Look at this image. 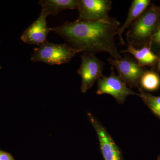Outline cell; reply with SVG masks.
<instances>
[{
    "label": "cell",
    "mask_w": 160,
    "mask_h": 160,
    "mask_svg": "<svg viewBox=\"0 0 160 160\" xmlns=\"http://www.w3.org/2000/svg\"><path fill=\"white\" fill-rule=\"evenodd\" d=\"M158 62L157 63V69L158 71L160 72V52L158 55Z\"/></svg>",
    "instance_id": "e0dca14e"
},
{
    "label": "cell",
    "mask_w": 160,
    "mask_h": 160,
    "mask_svg": "<svg viewBox=\"0 0 160 160\" xmlns=\"http://www.w3.org/2000/svg\"><path fill=\"white\" fill-rule=\"evenodd\" d=\"M158 160H160V155L158 157Z\"/></svg>",
    "instance_id": "ac0fdd59"
},
{
    "label": "cell",
    "mask_w": 160,
    "mask_h": 160,
    "mask_svg": "<svg viewBox=\"0 0 160 160\" xmlns=\"http://www.w3.org/2000/svg\"><path fill=\"white\" fill-rule=\"evenodd\" d=\"M39 4L42 12L47 16H56L66 9H77L78 0H41Z\"/></svg>",
    "instance_id": "7c38bea8"
},
{
    "label": "cell",
    "mask_w": 160,
    "mask_h": 160,
    "mask_svg": "<svg viewBox=\"0 0 160 160\" xmlns=\"http://www.w3.org/2000/svg\"><path fill=\"white\" fill-rule=\"evenodd\" d=\"M87 115L97 135L104 160H124L122 150L99 120L90 112Z\"/></svg>",
    "instance_id": "8992f818"
},
{
    "label": "cell",
    "mask_w": 160,
    "mask_h": 160,
    "mask_svg": "<svg viewBox=\"0 0 160 160\" xmlns=\"http://www.w3.org/2000/svg\"><path fill=\"white\" fill-rule=\"evenodd\" d=\"M151 1L150 0H133L129 8L128 16L121 27H119L116 35L119 38L120 44L126 45L123 39L122 34L126 29H129L132 24L139 17L147 8L150 6Z\"/></svg>",
    "instance_id": "8fae6325"
},
{
    "label": "cell",
    "mask_w": 160,
    "mask_h": 160,
    "mask_svg": "<svg viewBox=\"0 0 160 160\" xmlns=\"http://www.w3.org/2000/svg\"><path fill=\"white\" fill-rule=\"evenodd\" d=\"M152 44L160 46V22L151 40V46Z\"/></svg>",
    "instance_id": "9a60e30c"
},
{
    "label": "cell",
    "mask_w": 160,
    "mask_h": 160,
    "mask_svg": "<svg viewBox=\"0 0 160 160\" xmlns=\"http://www.w3.org/2000/svg\"><path fill=\"white\" fill-rule=\"evenodd\" d=\"M1 69V66H0V69Z\"/></svg>",
    "instance_id": "d6986e66"
},
{
    "label": "cell",
    "mask_w": 160,
    "mask_h": 160,
    "mask_svg": "<svg viewBox=\"0 0 160 160\" xmlns=\"http://www.w3.org/2000/svg\"><path fill=\"white\" fill-rule=\"evenodd\" d=\"M97 86L98 95H110L120 104H123L129 96H138V93L128 87L121 78L116 74L113 67H111L109 76H104L98 80Z\"/></svg>",
    "instance_id": "5b68a950"
},
{
    "label": "cell",
    "mask_w": 160,
    "mask_h": 160,
    "mask_svg": "<svg viewBox=\"0 0 160 160\" xmlns=\"http://www.w3.org/2000/svg\"><path fill=\"white\" fill-rule=\"evenodd\" d=\"M120 26L113 18L104 20H77L66 22L62 26L52 27L51 31L66 41L77 52H106L114 59L122 58L115 42Z\"/></svg>",
    "instance_id": "6da1fadb"
},
{
    "label": "cell",
    "mask_w": 160,
    "mask_h": 160,
    "mask_svg": "<svg viewBox=\"0 0 160 160\" xmlns=\"http://www.w3.org/2000/svg\"><path fill=\"white\" fill-rule=\"evenodd\" d=\"M30 60L33 62H41L49 65H62L69 62L77 53L65 44L45 42L35 48Z\"/></svg>",
    "instance_id": "3957f363"
},
{
    "label": "cell",
    "mask_w": 160,
    "mask_h": 160,
    "mask_svg": "<svg viewBox=\"0 0 160 160\" xmlns=\"http://www.w3.org/2000/svg\"><path fill=\"white\" fill-rule=\"evenodd\" d=\"M138 90L139 93L138 96L141 98L146 106L160 120V96H155L147 93L140 87Z\"/></svg>",
    "instance_id": "5bb4252c"
},
{
    "label": "cell",
    "mask_w": 160,
    "mask_h": 160,
    "mask_svg": "<svg viewBox=\"0 0 160 160\" xmlns=\"http://www.w3.org/2000/svg\"><path fill=\"white\" fill-rule=\"evenodd\" d=\"M108 62L117 70L119 76L129 88H138L141 77L146 70L141 67L136 60L128 57L118 59H108Z\"/></svg>",
    "instance_id": "52a82bcc"
},
{
    "label": "cell",
    "mask_w": 160,
    "mask_h": 160,
    "mask_svg": "<svg viewBox=\"0 0 160 160\" xmlns=\"http://www.w3.org/2000/svg\"><path fill=\"white\" fill-rule=\"evenodd\" d=\"M0 160H14L11 155L6 152L0 150Z\"/></svg>",
    "instance_id": "2e32d148"
},
{
    "label": "cell",
    "mask_w": 160,
    "mask_h": 160,
    "mask_svg": "<svg viewBox=\"0 0 160 160\" xmlns=\"http://www.w3.org/2000/svg\"><path fill=\"white\" fill-rule=\"evenodd\" d=\"M47 16L42 12L39 17L23 32L21 39L26 44L40 46L47 41L51 28L47 26Z\"/></svg>",
    "instance_id": "9c48e42d"
},
{
    "label": "cell",
    "mask_w": 160,
    "mask_h": 160,
    "mask_svg": "<svg viewBox=\"0 0 160 160\" xmlns=\"http://www.w3.org/2000/svg\"><path fill=\"white\" fill-rule=\"evenodd\" d=\"M160 22V6L152 4L132 24L126 33L129 45L135 48L151 47V40Z\"/></svg>",
    "instance_id": "7a4b0ae2"
},
{
    "label": "cell",
    "mask_w": 160,
    "mask_h": 160,
    "mask_svg": "<svg viewBox=\"0 0 160 160\" xmlns=\"http://www.w3.org/2000/svg\"><path fill=\"white\" fill-rule=\"evenodd\" d=\"M112 2L110 0H78V20L109 19Z\"/></svg>",
    "instance_id": "ba28073f"
},
{
    "label": "cell",
    "mask_w": 160,
    "mask_h": 160,
    "mask_svg": "<svg viewBox=\"0 0 160 160\" xmlns=\"http://www.w3.org/2000/svg\"><path fill=\"white\" fill-rule=\"evenodd\" d=\"M81 58L82 62L78 73L82 78L81 91L86 93L93 86L97 80L104 76V63L95 54L89 52H83Z\"/></svg>",
    "instance_id": "277c9868"
},
{
    "label": "cell",
    "mask_w": 160,
    "mask_h": 160,
    "mask_svg": "<svg viewBox=\"0 0 160 160\" xmlns=\"http://www.w3.org/2000/svg\"><path fill=\"white\" fill-rule=\"evenodd\" d=\"M139 84L142 89L149 91H153L158 89L160 86V78L156 72L145 71L140 79Z\"/></svg>",
    "instance_id": "4fadbf2b"
},
{
    "label": "cell",
    "mask_w": 160,
    "mask_h": 160,
    "mask_svg": "<svg viewBox=\"0 0 160 160\" xmlns=\"http://www.w3.org/2000/svg\"><path fill=\"white\" fill-rule=\"evenodd\" d=\"M121 53H128L133 56L141 67L149 66L154 68L158 59V56L151 50V46H145L140 48H135L132 45H127V49L121 51Z\"/></svg>",
    "instance_id": "30bf717a"
}]
</instances>
